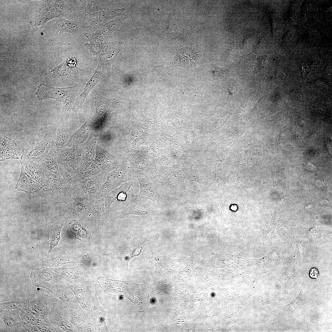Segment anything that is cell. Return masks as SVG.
<instances>
[{
    "instance_id": "obj_15",
    "label": "cell",
    "mask_w": 332,
    "mask_h": 332,
    "mask_svg": "<svg viewBox=\"0 0 332 332\" xmlns=\"http://www.w3.org/2000/svg\"><path fill=\"white\" fill-rule=\"evenodd\" d=\"M17 144L11 139L5 135L0 136V160L3 161L9 159L18 160L17 153Z\"/></svg>"
},
{
    "instance_id": "obj_25",
    "label": "cell",
    "mask_w": 332,
    "mask_h": 332,
    "mask_svg": "<svg viewBox=\"0 0 332 332\" xmlns=\"http://www.w3.org/2000/svg\"><path fill=\"white\" fill-rule=\"evenodd\" d=\"M43 169L46 183L52 185L56 188L60 195L62 192L68 190L64 181L60 174L51 172L44 168Z\"/></svg>"
},
{
    "instance_id": "obj_11",
    "label": "cell",
    "mask_w": 332,
    "mask_h": 332,
    "mask_svg": "<svg viewBox=\"0 0 332 332\" xmlns=\"http://www.w3.org/2000/svg\"><path fill=\"white\" fill-rule=\"evenodd\" d=\"M135 177L140 186L139 197L150 200L155 203L160 200L161 197L158 194L155 185L148 176L143 173H137Z\"/></svg>"
},
{
    "instance_id": "obj_4",
    "label": "cell",
    "mask_w": 332,
    "mask_h": 332,
    "mask_svg": "<svg viewBox=\"0 0 332 332\" xmlns=\"http://www.w3.org/2000/svg\"><path fill=\"white\" fill-rule=\"evenodd\" d=\"M132 180V177L126 173L123 166L117 167L107 175L106 181L98 192L97 199L104 197L123 183L131 182Z\"/></svg>"
},
{
    "instance_id": "obj_1",
    "label": "cell",
    "mask_w": 332,
    "mask_h": 332,
    "mask_svg": "<svg viewBox=\"0 0 332 332\" xmlns=\"http://www.w3.org/2000/svg\"><path fill=\"white\" fill-rule=\"evenodd\" d=\"M155 203L150 200L141 198L137 195H132L128 207L123 210L112 213L109 219L112 220L121 219L129 215H147L155 211Z\"/></svg>"
},
{
    "instance_id": "obj_30",
    "label": "cell",
    "mask_w": 332,
    "mask_h": 332,
    "mask_svg": "<svg viewBox=\"0 0 332 332\" xmlns=\"http://www.w3.org/2000/svg\"><path fill=\"white\" fill-rule=\"evenodd\" d=\"M125 15H122L106 23H100L99 24V29L104 35L110 36L120 26L125 18Z\"/></svg>"
},
{
    "instance_id": "obj_20",
    "label": "cell",
    "mask_w": 332,
    "mask_h": 332,
    "mask_svg": "<svg viewBox=\"0 0 332 332\" xmlns=\"http://www.w3.org/2000/svg\"><path fill=\"white\" fill-rule=\"evenodd\" d=\"M100 22H91L85 27L83 32L84 35L87 38L89 42L103 44L107 36L104 35L99 29Z\"/></svg>"
},
{
    "instance_id": "obj_14",
    "label": "cell",
    "mask_w": 332,
    "mask_h": 332,
    "mask_svg": "<svg viewBox=\"0 0 332 332\" xmlns=\"http://www.w3.org/2000/svg\"><path fill=\"white\" fill-rule=\"evenodd\" d=\"M21 164V171L20 178L15 187L16 189L28 193L36 191L42 184L30 174L26 169L24 164Z\"/></svg>"
},
{
    "instance_id": "obj_35",
    "label": "cell",
    "mask_w": 332,
    "mask_h": 332,
    "mask_svg": "<svg viewBox=\"0 0 332 332\" xmlns=\"http://www.w3.org/2000/svg\"><path fill=\"white\" fill-rule=\"evenodd\" d=\"M93 207L98 221L100 223H102L103 216L105 214L104 197L99 199L95 200L93 202Z\"/></svg>"
},
{
    "instance_id": "obj_39",
    "label": "cell",
    "mask_w": 332,
    "mask_h": 332,
    "mask_svg": "<svg viewBox=\"0 0 332 332\" xmlns=\"http://www.w3.org/2000/svg\"><path fill=\"white\" fill-rule=\"evenodd\" d=\"M86 122L77 131L75 132L71 136L70 140H72L75 138H82L86 132Z\"/></svg>"
},
{
    "instance_id": "obj_46",
    "label": "cell",
    "mask_w": 332,
    "mask_h": 332,
    "mask_svg": "<svg viewBox=\"0 0 332 332\" xmlns=\"http://www.w3.org/2000/svg\"><path fill=\"white\" fill-rule=\"evenodd\" d=\"M127 192H123L120 193L118 195L117 198L120 200L124 201L125 200Z\"/></svg>"
},
{
    "instance_id": "obj_34",
    "label": "cell",
    "mask_w": 332,
    "mask_h": 332,
    "mask_svg": "<svg viewBox=\"0 0 332 332\" xmlns=\"http://www.w3.org/2000/svg\"><path fill=\"white\" fill-rule=\"evenodd\" d=\"M32 301L24 300L22 301H9L1 302L0 309L17 310H20L23 308L29 306Z\"/></svg>"
},
{
    "instance_id": "obj_16",
    "label": "cell",
    "mask_w": 332,
    "mask_h": 332,
    "mask_svg": "<svg viewBox=\"0 0 332 332\" xmlns=\"http://www.w3.org/2000/svg\"><path fill=\"white\" fill-rule=\"evenodd\" d=\"M24 164L26 169L34 179L41 184L46 183L43 168L40 159H31Z\"/></svg>"
},
{
    "instance_id": "obj_22",
    "label": "cell",
    "mask_w": 332,
    "mask_h": 332,
    "mask_svg": "<svg viewBox=\"0 0 332 332\" xmlns=\"http://www.w3.org/2000/svg\"><path fill=\"white\" fill-rule=\"evenodd\" d=\"M47 9L53 10L69 20L75 21L74 13L72 9L64 1H50Z\"/></svg>"
},
{
    "instance_id": "obj_44",
    "label": "cell",
    "mask_w": 332,
    "mask_h": 332,
    "mask_svg": "<svg viewBox=\"0 0 332 332\" xmlns=\"http://www.w3.org/2000/svg\"><path fill=\"white\" fill-rule=\"evenodd\" d=\"M143 243H142L141 244H140L139 245H138V247H137L136 248L134 251L133 252L132 254L131 255V256L129 258L128 261H129L130 259L132 257L136 256L140 254L142 249V247L141 246V245Z\"/></svg>"
},
{
    "instance_id": "obj_37",
    "label": "cell",
    "mask_w": 332,
    "mask_h": 332,
    "mask_svg": "<svg viewBox=\"0 0 332 332\" xmlns=\"http://www.w3.org/2000/svg\"><path fill=\"white\" fill-rule=\"evenodd\" d=\"M36 326L40 332L55 331L54 327L52 325L48 317L45 319H41L39 322Z\"/></svg>"
},
{
    "instance_id": "obj_18",
    "label": "cell",
    "mask_w": 332,
    "mask_h": 332,
    "mask_svg": "<svg viewBox=\"0 0 332 332\" xmlns=\"http://www.w3.org/2000/svg\"><path fill=\"white\" fill-rule=\"evenodd\" d=\"M56 26L58 30L57 33L67 32L73 35L83 32L85 28L78 22L64 18L59 19L56 23Z\"/></svg>"
},
{
    "instance_id": "obj_5",
    "label": "cell",
    "mask_w": 332,
    "mask_h": 332,
    "mask_svg": "<svg viewBox=\"0 0 332 332\" xmlns=\"http://www.w3.org/2000/svg\"><path fill=\"white\" fill-rule=\"evenodd\" d=\"M110 70L99 62L94 73L83 89V91L76 99L72 108V110L77 113L82 108L86 98L95 85L105 77L110 72Z\"/></svg>"
},
{
    "instance_id": "obj_21",
    "label": "cell",
    "mask_w": 332,
    "mask_h": 332,
    "mask_svg": "<svg viewBox=\"0 0 332 332\" xmlns=\"http://www.w3.org/2000/svg\"><path fill=\"white\" fill-rule=\"evenodd\" d=\"M101 168L96 163H93L82 164L74 171L81 180L93 177L101 172Z\"/></svg>"
},
{
    "instance_id": "obj_32",
    "label": "cell",
    "mask_w": 332,
    "mask_h": 332,
    "mask_svg": "<svg viewBox=\"0 0 332 332\" xmlns=\"http://www.w3.org/2000/svg\"><path fill=\"white\" fill-rule=\"evenodd\" d=\"M69 226L71 232L74 234L75 237L78 239L82 241L90 237L89 232L77 220H72L69 223Z\"/></svg>"
},
{
    "instance_id": "obj_36",
    "label": "cell",
    "mask_w": 332,
    "mask_h": 332,
    "mask_svg": "<svg viewBox=\"0 0 332 332\" xmlns=\"http://www.w3.org/2000/svg\"><path fill=\"white\" fill-rule=\"evenodd\" d=\"M228 72V69L220 67L214 64H212L210 66V76L214 80L223 78Z\"/></svg>"
},
{
    "instance_id": "obj_8",
    "label": "cell",
    "mask_w": 332,
    "mask_h": 332,
    "mask_svg": "<svg viewBox=\"0 0 332 332\" xmlns=\"http://www.w3.org/2000/svg\"><path fill=\"white\" fill-rule=\"evenodd\" d=\"M19 310L0 309L1 327L6 331L25 332Z\"/></svg>"
},
{
    "instance_id": "obj_6",
    "label": "cell",
    "mask_w": 332,
    "mask_h": 332,
    "mask_svg": "<svg viewBox=\"0 0 332 332\" xmlns=\"http://www.w3.org/2000/svg\"><path fill=\"white\" fill-rule=\"evenodd\" d=\"M52 140V136L46 133L39 143H33L27 148H23L20 160L21 163L25 164L31 159H40L50 150Z\"/></svg>"
},
{
    "instance_id": "obj_2",
    "label": "cell",
    "mask_w": 332,
    "mask_h": 332,
    "mask_svg": "<svg viewBox=\"0 0 332 332\" xmlns=\"http://www.w3.org/2000/svg\"><path fill=\"white\" fill-rule=\"evenodd\" d=\"M93 94L95 99V113L91 121L93 128L98 130L108 115L116 109L119 102L115 98H109L102 96L95 90L93 91Z\"/></svg>"
},
{
    "instance_id": "obj_26",
    "label": "cell",
    "mask_w": 332,
    "mask_h": 332,
    "mask_svg": "<svg viewBox=\"0 0 332 332\" xmlns=\"http://www.w3.org/2000/svg\"><path fill=\"white\" fill-rule=\"evenodd\" d=\"M66 218V215H63L56 217L53 220L55 229L51 238L50 246L48 254L51 252L53 248L58 244L60 239L61 231Z\"/></svg>"
},
{
    "instance_id": "obj_38",
    "label": "cell",
    "mask_w": 332,
    "mask_h": 332,
    "mask_svg": "<svg viewBox=\"0 0 332 332\" xmlns=\"http://www.w3.org/2000/svg\"><path fill=\"white\" fill-rule=\"evenodd\" d=\"M103 44H97L89 42V43L85 44V45L93 55L96 56L98 57L100 55Z\"/></svg>"
},
{
    "instance_id": "obj_27",
    "label": "cell",
    "mask_w": 332,
    "mask_h": 332,
    "mask_svg": "<svg viewBox=\"0 0 332 332\" xmlns=\"http://www.w3.org/2000/svg\"><path fill=\"white\" fill-rule=\"evenodd\" d=\"M180 33L177 28L176 14L173 12L168 17L161 33V36L164 38H169Z\"/></svg>"
},
{
    "instance_id": "obj_31",
    "label": "cell",
    "mask_w": 332,
    "mask_h": 332,
    "mask_svg": "<svg viewBox=\"0 0 332 332\" xmlns=\"http://www.w3.org/2000/svg\"><path fill=\"white\" fill-rule=\"evenodd\" d=\"M40 160L44 168L51 172L60 174L58 164L51 151L50 150L48 153L42 156Z\"/></svg>"
},
{
    "instance_id": "obj_43",
    "label": "cell",
    "mask_w": 332,
    "mask_h": 332,
    "mask_svg": "<svg viewBox=\"0 0 332 332\" xmlns=\"http://www.w3.org/2000/svg\"><path fill=\"white\" fill-rule=\"evenodd\" d=\"M168 157L164 155H162L159 156L157 159L158 163L160 165L166 164L168 161Z\"/></svg>"
},
{
    "instance_id": "obj_45",
    "label": "cell",
    "mask_w": 332,
    "mask_h": 332,
    "mask_svg": "<svg viewBox=\"0 0 332 332\" xmlns=\"http://www.w3.org/2000/svg\"><path fill=\"white\" fill-rule=\"evenodd\" d=\"M170 153L172 157L174 159L178 158L181 155V152L176 149H172L170 151Z\"/></svg>"
},
{
    "instance_id": "obj_23",
    "label": "cell",
    "mask_w": 332,
    "mask_h": 332,
    "mask_svg": "<svg viewBox=\"0 0 332 332\" xmlns=\"http://www.w3.org/2000/svg\"><path fill=\"white\" fill-rule=\"evenodd\" d=\"M64 122H60L54 138L52 140L50 150L56 151L66 146L68 141L69 135L65 129Z\"/></svg>"
},
{
    "instance_id": "obj_33",
    "label": "cell",
    "mask_w": 332,
    "mask_h": 332,
    "mask_svg": "<svg viewBox=\"0 0 332 332\" xmlns=\"http://www.w3.org/2000/svg\"><path fill=\"white\" fill-rule=\"evenodd\" d=\"M19 311L22 319L32 325L36 326L41 319L39 315L29 306L23 308Z\"/></svg>"
},
{
    "instance_id": "obj_28",
    "label": "cell",
    "mask_w": 332,
    "mask_h": 332,
    "mask_svg": "<svg viewBox=\"0 0 332 332\" xmlns=\"http://www.w3.org/2000/svg\"><path fill=\"white\" fill-rule=\"evenodd\" d=\"M78 87L71 92L65 98L63 101L61 112V121L63 122L67 126V121L71 110L72 109Z\"/></svg>"
},
{
    "instance_id": "obj_12",
    "label": "cell",
    "mask_w": 332,
    "mask_h": 332,
    "mask_svg": "<svg viewBox=\"0 0 332 332\" xmlns=\"http://www.w3.org/2000/svg\"><path fill=\"white\" fill-rule=\"evenodd\" d=\"M60 174L70 193L75 198H78L81 184L74 171L62 164H58Z\"/></svg>"
},
{
    "instance_id": "obj_3",
    "label": "cell",
    "mask_w": 332,
    "mask_h": 332,
    "mask_svg": "<svg viewBox=\"0 0 332 332\" xmlns=\"http://www.w3.org/2000/svg\"><path fill=\"white\" fill-rule=\"evenodd\" d=\"M109 173L103 171L96 176L82 180L77 199L81 200L97 199L98 192L106 181Z\"/></svg>"
},
{
    "instance_id": "obj_40",
    "label": "cell",
    "mask_w": 332,
    "mask_h": 332,
    "mask_svg": "<svg viewBox=\"0 0 332 332\" xmlns=\"http://www.w3.org/2000/svg\"><path fill=\"white\" fill-rule=\"evenodd\" d=\"M94 155V149L92 148L88 149L85 152V160L86 162L85 164L93 163Z\"/></svg>"
},
{
    "instance_id": "obj_17",
    "label": "cell",
    "mask_w": 332,
    "mask_h": 332,
    "mask_svg": "<svg viewBox=\"0 0 332 332\" xmlns=\"http://www.w3.org/2000/svg\"><path fill=\"white\" fill-rule=\"evenodd\" d=\"M28 193L31 196L53 199L58 202L65 203L57 189L48 183L42 184L36 191Z\"/></svg>"
},
{
    "instance_id": "obj_13",
    "label": "cell",
    "mask_w": 332,
    "mask_h": 332,
    "mask_svg": "<svg viewBox=\"0 0 332 332\" xmlns=\"http://www.w3.org/2000/svg\"><path fill=\"white\" fill-rule=\"evenodd\" d=\"M53 299L52 296L43 293L37 299L32 301L29 307L37 313L41 319H45L48 317L52 306Z\"/></svg>"
},
{
    "instance_id": "obj_29",
    "label": "cell",
    "mask_w": 332,
    "mask_h": 332,
    "mask_svg": "<svg viewBox=\"0 0 332 332\" xmlns=\"http://www.w3.org/2000/svg\"><path fill=\"white\" fill-rule=\"evenodd\" d=\"M124 9H109L100 7L98 19L100 23H104L125 15Z\"/></svg>"
},
{
    "instance_id": "obj_7",
    "label": "cell",
    "mask_w": 332,
    "mask_h": 332,
    "mask_svg": "<svg viewBox=\"0 0 332 332\" xmlns=\"http://www.w3.org/2000/svg\"><path fill=\"white\" fill-rule=\"evenodd\" d=\"M202 57L197 49L185 47L179 49L173 59V65L185 69L196 67Z\"/></svg>"
},
{
    "instance_id": "obj_10",
    "label": "cell",
    "mask_w": 332,
    "mask_h": 332,
    "mask_svg": "<svg viewBox=\"0 0 332 332\" xmlns=\"http://www.w3.org/2000/svg\"><path fill=\"white\" fill-rule=\"evenodd\" d=\"M54 277L50 269L42 267L32 270L30 278L34 286L46 288L51 291L54 287Z\"/></svg>"
},
{
    "instance_id": "obj_9",
    "label": "cell",
    "mask_w": 332,
    "mask_h": 332,
    "mask_svg": "<svg viewBox=\"0 0 332 332\" xmlns=\"http://www.w3.org/2000/svg\"><path fill=\"white\" fill-rule=\"evenodd\" d=\"M77 87V85H74L66 88H56L41 83L38 87L36 94L39 100L51 98L61 102L64 101L66 97Z\"/></svg>"
},
{
    "instance_id": "obj_19",
    "label": "cell",
    "mask_w": 332,
    "mask_h": 332,
    "mask_svg": "<svg viewBox=\"0 0 332 332\" xmlns=\"http://www.w3.org/2000/svg\"><path fill=\"white\" fill-rule=\"evenodd\" d=\"M74 7L75 21L81 23L85 28L90 22L89 18L87 12L85 0H71Z\"/></svg>"
},
{
    "instance_id": "obj_41",
    "label": "cell",
    "mask_w": 332,
    "mask_h": 332,
    "mask_svg": "<svg viewBox=\"0 0 332 332\" xmlns=\"http://www.w3.org/2000/svg\"><path fill=\"white\" fill-rule=\"evenodd\" d=\"M22 325L27 331L40 332L36 326L30 324L23 320L22 322Z\"/></svg>"
},
{
    "instance_id": "obj_47",
    "label": "cell",
    "mask_w": 332,
    "mask_h": 332,
    "mask_svg": "<svg viewBox=\"0 0 332 332\" xmlns=\"http://www.w3.org/2000/svg\"><path fill=\"white\" fill-rule=\"evenodd\" d=\"M155 300L154 299H152L151 301L152 303H154L155 302Z\"/></svg>"
},
{
    "instance_id": "obj_24",
    "label": "cell",
    "mask_w": 332,
    "mask_h": 332,
    "mask_svg": "<svg viewBox=\"0 0 332 332\" xmlns=\"http://www.w3.org/2000/svg\"><path fill=\"white\" fill-rule=\"evenodd\" d=\"M133 181L123 183L118 187L113 190L104 197L105 205V214L108 212L109 208L117 198L119 194L123 192H128L131 188Z\"/></svg>"
},
{
    "instance_id": "obj_42",
    "label": "cell",
    "mask_w": 332,
    "mask_h": 332,
    "mask_svg": "<svg viewBox=\"0 0 332 332\" xmlns=\"http://www.w3.org/2000/svg\"><path fill=\"white\" fill-rule=\"evenodd\" d=\"M319 275V272L317 269L315 268H313L310 271L309 275L310 278L312 279H317Z\"/></svg>"
}]
</instances>
